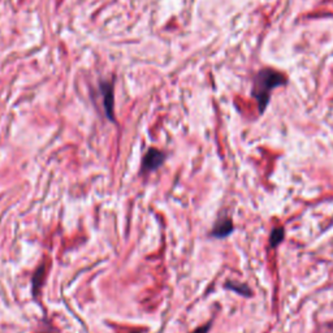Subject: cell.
<instances>
[{"instance_id":"cell-1","label":"cell","mask_w":333,"mask_h":333,"mask_svg":"<svg viewBox=\"0 0 333 333\" xmlns=\"http://www.w3.org/2000/svg\"><path fill=\"white\" fill-rule=\"evenodd\" d=\"M285 84V76L277 72V70L271 69V68H264V69L259 70L256 73V76L254 77V82H252L251 95L256 100L259 114H263L267 108L271 99V93L276 87H280Z\"/></svg>"},{"instance_id":"cell-2","label":"cell","mask_w":333,"mask_h":333,"mask_svg":"<svg viewBox=\"0 0 333 333\" xmlns=\"http://www.w3.org/2000/svg\"><path fill=\"white\" fill-rule=\"evenodd\" d=\"M99 91L102 93L103 108H104L105 117L109 121L115 123V90L114 84L108 81H103L99 85Z\"/></svg>"},{"instance_id":"cell-3","label":"cell","mask_w":333,"mask_h":333,"mask_svg":"<svg viewBox=\"0 0 333 333\" xmlns=\"http://www.w3.org/2000/svg\"><path fill=\"white\" fill-rule=\"evenodd\" d=\"M165 162V154L158 149H150L143 156L142 160L141 172L147 173V172H154L158 168H160Z\"/></svg>"},{"instance_id":"cell-4","label":"cell","mask_w":333,"mask_h":333,"mask_svg":"<svg viewBox=\"0 0 333 333\" xmlns=\"http://www.w3.org/2000/svg\"><path fill=\"white\" fill-rule=\"evenodd\" d=\"M233 221H232L231 217H221L213 225L211 236L215 238H225L233 232Z\"/></svg>"},{"instance_id":"cell-5","label":"cell","mask_w":333,"mask_h":333,"mask_svg":"<svg viewBox=\"0 0 333 333\" xmlns=\"http://www.w3.org/2000/svg\"><path fill=\"white\" fill-rule=\"evenodd\" d=\"M284 238H285V229L282 228V227H275V228L272 229V232H271L270 246L272 247V249H276L280 243L284 241Z\"/></svg>"},{"instance_id":"cell-6","label":"cell","mask_w":333,"mask_h":333,"mask_svg":"<svg viewBox=\"0 0 333 333\" xmlns=\"http://www.w3.org/2000/svg\"><path fill=\"white\" fill-rule=\"evenodd\" d=\"M225 288L231 289V290L236 291V293L243 295V297H250V295H252V291L250 290L249 286L245 285V284H240V282L227 281L225 282Z\"/></svg>"},{"instance_id":"cell-7","label":"cell","mask_w":333,"mask_h":333,"mask_svg":"<svg viewBox=\"0 0 333 333\" xmlns=\"http://www.w3.org/2000/svg\"><path fill=\"white\" fill-rule=\"evenodd\" d=\"M46 267L45 266H41L38 270L35 271L33 276V293L34 295H36L39 293V289L42 288L43 281H45V276H46Z\"/></svg>"},{"instance_id":"cell-8","label":"cell","mask_w":333,"mask_h":333,"mask_svg":"<svg viewBox=\"0 0 333 333\" xmlns=\"http://www.w3.org/2000/svg\"><path fill=\"white\" fill-rule=\"evenodd\" d=\"M211 324H212V321H210V323H207V324L202 325V327L197 328V329L193 330L192 333H208V330H210V328H211Z\"/></svg>"},{"instance_id":"cell-9","label":"cell","mask_w":333,"mask_h":333,"mask_svg":"<svg viewBox=\"0 0 333 333\" xmlns=\"http://www.w3.org/2000/svg\"><path fill=\"white\" fill-rule=\"evenodd\" d=\"M132 333H143V332H142V330H133Z\"/></svg>"}]
</instances>
